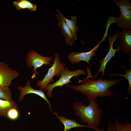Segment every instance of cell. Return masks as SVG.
Segmentation results:
<instances>
[{"instance_id": "obj_14", "label": "cell", "mask_w": 131, "mask_h": 131, "mask_svg": "<svg viewBox=\"0 0 131 131\" xmlns=\"http://www.w3.org/2000/svg\"><path fill=\"white\" fill-rule=\"evenodd\" d=\"M13 5L19 10L27 9L30 11L37 10L36 4H33L27 0H18L13 2Z\"/></svg>"}, {"instance_id": "obj_21", "label": "cell", "mask_w": 131, "mask_h": 131, "mask_svg": "<svg viewBox=\"0 0 131 131\" xmlns=\"http://www.w3.org/2000/svg\"><path fill=\"white\" fill-rule=\"evenodd\" d=\"M115 128L114 124L109 122L108 125L106 130V131H115Z\"/></svg>"}, {"instance_id": "obj_11", "label": "cell", "mask_w": 131, "mask_h": 131, "mask_svg": "<svg viewBox=\"0 0 131 131\" xmlns=\"http://www.w3.org/2000/svg\"><path fill=\"white\" fill-rule=\"evenodd\" d=\"M118 38L120 49L125 54L131 56V29H123L118 32Z\"/></svg>"}, {"instance_id": "obj_20", "label": "cell", "mask_w": 131, "mask_h": 131, "mask_svg": "<svg viewBox=\"0 0 131 131\" xmlns=\"http://www.w3.org/2000/svg\"><path fill=\"white\" fill-rule=\"evenodd\" d=\"M18 108L13 107L9 109L6 114V118L11 120H15L17 119L19 116L18 109Z\"/></svg>"}, {"instance_id": "obj_10", "label": "cell", "mask_w": 131, "mask_h": 131, "mask_svg": "<svg viewBox=\"0 0 131 131\" xmlns=\"http://www.w3.org/2000/svg\"><path fill=\"white\" fill-rule=\"evenodd\" d=\"M31 81L28 80L26 82L25 87H23L21 85L18 86V89L20 91V95L18 98L19 101H22L24 96L27 94H34L39 96L45 100L49 105V110L52 111L51 105L44 91L40 89L36 90L33 88L31 86Z\"/></svg>"}, {"instance_id": "obj_13", "label": "cell", "mask_w": 131, "mask_h": 131, "mask_svg": "<svg viewBox=\"0 0 131 131\" xmlns=\"http://www.w3.org/2000/svg\"><path fill=\"white\" fill-rule=\"evenodd\" d=\"M53 113L64 125V131H68L71 129L76 127H87L92 129V127L88 125L79 123L74 120L68 119L63 115H59L56 112H53Z\"/></svg>"}, {"instance_id": "obj_9", "label": "cell", "mask_w": 131, "mask_h": 131, "mask_svg": "<svg viewBox=\"0 0 131 131\" xmlns=\"http://www.w3.org/2000/svg\"><path fill=\"white\" fill-rule=\"evenodd\" d=\"M118 32H117L115 33L113 36L109 35L108 37L109 42V51L105 57L99 61L100 66L97 73L95 76V78H96L98 74L100 72H102V76L104 75L105 70L107 63L113 57L115 56V53L120 50V48L119 46H117L116 49H114L113 48V43L118 38Z\"/></svg>"}, {"instance_id": "obj_6", "label": "cell", "mask_w": 131, "mask_h": 131, "mask_svg": "<svg viewBox=\"0 0 131 131\" xmlns=\"http://www.w3.org/2000/svg\"><path fill=\"white\" fill-rule=\"evenodd\" d=\"M25 60L27 67L29 69H31L32 67L33 68L34 73L31 78L33 79L39 73L37 70V68L41 67L44 65H51L50 62L53 59L52 57H44L36 51L31 50L27 54Z\"/></svg>"}, {"instance_id": "obj_1", "label": "cell", "mask_w": 131, "mask_h": 131, "mask_svg": "<svg viewBox=\"0 0 131 131\" xmlns=\"http://www.w3.org/2000/svg\"><path fill=\"white\" fill-rule=\"evenodd\" d=\"M91 77L92 79H88L87 77L82 80L78 79L79 83L82 82L81 85H71L67 84L65 86L81 93L89 101L98 97H109L117 95L112 92L109 88L123 80H103L101 77L96 80L94 79L93 77Z\"/></svg>"}, {"instance_id": "obj_17", "label": "cell", "mask_w": 131, "mask_h": 131, "mask_svg": "<svg viewBox=\"0 0 131 131\" xmlns=\"http://www.w3.org/2000/svg\"><path fill=\"white\" fill-rule=\"evenodd\" d=\"M124 123H120L115 118H114L115 123L114 124L115 128V131H131V124L127 119H125Z\"/></svg>"}, {"instance_id": "obj_15", "label": "cell", "mask_w": 131, "mask_h": 131, "mask_svg": "<svg viewBox=\"0 0 131 131\" xmlns=\"http://www.w3.org/2000/svg\"><path fill=\"white\" fill-rule=\"evenodd\" d=\"M13 107L18 108L16 103L13 99L7 100L0 99V116L6 118L7 111Z\"/></svg>"}, {"instance_id": "obj_2", "label": "cell", "mask_w": 131, "mask_h": 131, "mask_svg": "<svg viewBox=\"0 0 131 131\" xmlns=\"http://www.w3.org/2000/svg\"><path fill=\"white\" fill-rule=\"evenodd\" d=\"M89 101L87 106L81 101L74 102L72 107L74 113L82 122L86 123L92 129L98 131H104L103 129L98 128L103 111L99 107L97 98Z\"/></svg>"}, {"instance_id": "obj_3", "label": "cell", "mask_w": 131, "mask_h": 131, "mask_svg": "<svg viewBox=\"0 0 131 131\" xmlns=\"http://www.w3.org/2000/svg\"><path fill=\"white\" fill-rule=\"evenodd\" d=\"M54 56L53 63L48 69L47 74L42 80H39L36 82V85L41 90H44L49 84L54 82V76L60 77L62 71L66 67L65 64L61 62L59 54L56 52Z\"/></svg>"}, {"instance_id": "obj_16", "label": "cell", "mask_w": 131, "mask_h": 131, "mask_svg": "<svg viewBox=\"0 0 131 131\" xmlns=\"http://www.w3.org/2000/svg\"><path fill=\"white\" fill-rule=\"evenodd\" d=\"M62 16L66 25L71 31L74 38L76 41L78 38L77 32L79 29L77 24L76 17L72 16L70 19H69L66 18L63 14Z\"/></svg>"}, {"instance_id": "obj_18", "label": "cell", "mask_w": 131, "mask_h": 131, "mask_svg": "<svg viewBox=\"0 0 131 131\" xmlns=\"http://www.w3.org/2000/svg\"><path fill=\"white\" fill-rule=\"evenodd\" d=\"M12 94L11 89L9 87L0 86V99L7 100H12Z\"/></svg>"}, {"instance_id": "obj_4", "label": "cell", "mask_w": 131, "mask_h": 131, "mask_svg": "<svg viewBox=\"0 0 131 131\" xmlns=\"http://www.w3.org/2000/svg\"><path fill=\"white\" fill-rule=\"evenodd\" d=\"M119 8L120 14L118 17H115L114 23L116 26L123 29H131V3L129 0H114Z\"/></svg>"}, {"instance_id": "obj_7", "label": "cell", "mask_w": 131, "mask_h": 131, "mask_svg": "<svg viewBox=\"0 0 131 131\" xmlns=\"http://www.w3.org/2000/svg\"><path fill=\"white\" fill-rule=\"evenodd\" d=\"M106 36V35L105 34L101 41L89 51L72 52L69 53L67 57L70 63L73 64H79L80 62L84 61L91 66V65L89 62L90 60L93 57L96 56L95 51L97 50L100 43L104 41Z\"/></svg>"}, {"instance_id": "obj_19", "label": "cell", "mask_w": 131, "mask_h": 131, "mask_svg": "<svg viewBox=\"0 0 131 131\" xmlns=\"http://www.w3.org/2000/svg\"><path fill=\"white\" fill-rule=\"evenodd\" d=\"M126 71V73L124 74L115 73L110 74L111 76L116 75L117 76H121L124 77L126 79L128 80L129 83V86L127 91L128 94H131V68L128 70L126 69L124 66L123 65L122 67Z\"/></svg>"}, {"instance_id": "obj_5", "label": "cell", "mask_w": 131, "mask_h": 131, "mask_svg": "<svg viewBox=\"0 0 131 131\" xmlns=\"http://www.w3.org/2000/svg\"><path fill=\"white\" fill-rule=\"evenodd\" d=\"M87 74L86 72L83 70L78 69L76 71H71L69 70L67 67H65L61 73L59 79L54 83L49 84L45 88L44 91H47V96L49 98H52V91L55 88L57 87L61 88L64 85L72 82L70 81L72 78L76 77L78 78V76L86 75Z\"/></svg>"}, {"instance_id": "obj_12", "label": "cell", "mask_w": 131, "mask_h": 131, "mask_svg": "<svg viewBox=\"0 0 131 131\" xmlns=\"http://www.w3.org/2000/svg\"><path fill=\"white\" fill-rule=\"evenodd\" d=\"M57 11V14H55L58 22L57 25L60 29L62 34L65 38V42L67 45L72 46L73 45L76 41L72 33L66 25L65 20L62 17V14L58 10Z\"/></svg>"}, {"instance_id": "obj_8", "label": "cell", "mask_w": 131, "mask_h": 131, "mask_svg": "<svg viewBox=\"0 0 131 131\" xmlns=\"http://www.w3.org/2000/svg\"><path fill=\"white\" fill-rule=\"evenodd\" d=\"M19 75V73L10 67L8 64L0 61V86L9 87L13 80L16 78Z\"/></svg>"}]
</instances>
